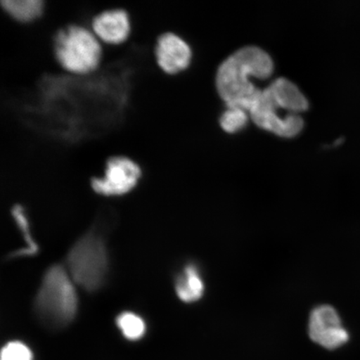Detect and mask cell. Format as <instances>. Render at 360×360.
Returning <instances> with one entry per match:
<instances>
[{
  "label": "cell",
  "mask_w": 360,
  "mask_h": 360,
  "mask_svg": "<svg viewBox=\"0 0 360 360\" xmlns=\"http://www.w3.org/2000/svg\"><path fill=\"white\" fill-rule=\"evenodd\" d=\"M205 283L199 269L193 264L187 265L175 283L179 298L186 303L200 300L205 294Z\"/></svg>",
  "instance_id": "8fae6325"
},
{
  "label": "cell",
  "mask_w": 360,
  "mask_h": 360,
  "mask_svg": "<svg viewBox=\"0 0 360 360\" xmlns=\"http://www.w3.org/2000/svg\"><path fill=\"white\" fill-rule=\"evenodd\" d=\"M153 53L158 67L170 76L186 71L193 58L191 45L186 40L169 31L158 36Z\"/></svg>",
  "instance_id": "ba28073f"
},
{
  "label": "cell",
  "mask_w": 360,
  "mask_h": 360,
  "mask_svg": "<svg viewBox=\"0 0 360 360\" xmlns=\"http://www.w3.org/2000/svg\"><path fill=\"white\" fill-rule=\"evenodd\" d=\"M248 121L246 111L238 108H228L220 117L219 123L225 132L235 134L245 127Z\"/></svg>",
  "instance_id": "5bb4252c"
},
{
  "label": "cell",
  "mask_w": 360,
  "mask_h": 360,
  "mask_svg": "<svg viewBox=\"0 0 360 360\" xmlns=\"http://www.w3.org/2000/svg\"><path fill=\"white\" fill-rule=\"evenodd\" d=\"M309 103L298 87L289 79L280 78L261 91L250 110L256 125L283 138H292L304 128L300 112Z\"/></svg>",
  "instance_id": "7a4b0ae2"
},
{
  "label": "cell",
  "mask_w": 360,
  "mask_h": 360,
  "mask_svg": "<svg viewBox=\"0 0 360 360\" xmlns=\"http://www.w3.org/2000/svg\"><path fill=\"white\" fill-rule=\"evenodd\" d=\"M1 360H33V354L28 346L13 341L2 349Z\"/></svg>",
  "instance_id": "9a60e30c"
},
{
  "label": "cell",
  "mask_w": 360,
  "mask_h": 360,
  "mask_svg": "<svg viewBox=\"0 0 360 360\" xmlns=\"http://www.w3.org/2000/svg\"><path fill=\"white\" fill-rule=\"evenodd\" d=\"M0 6L13 20L28 25L42 17L44 0H0Z\"/></svg>",
  "instance_id": "30bf717a"
},
{
  "label": "cell",
  "mask_w": 360,
  "mask_h": 360,
  "mask_svg": "<svg viewBox=\"0 0 360 360\" xmlns=\"http://www.w3.org/2000/svg\"><path fill=\"white\" fill-rule=\"evenodd\" d=\"M66 265L72 281L84 290L93 292L100 289L108 270L105 243L94 232L88 233L71 248Z\"/></svg>",
  "instance_id": "5b68a950"
},
{
  "label": "cell",
  "mask_w": 360,
  "mask_h": 360,
  "mask_svg": "<svg viewBox=\"0 0 360 360\" xmlns=\"http://www.w3.org/2000/svg\"><path fill=\"white\" fill-rule=\"evenodd\" d=\"M142 176L136 162L124 155H114L106 160L102 177L89 179V186L97 195L121 196L133 191Z\"/></svg>",
  "instance_id": "8992f818"
},
{
  "label": "cell",
  "mask_w": 360,
  "mask_h": 360,
  "mask_svg": "<svg viewBox=\"0 0 360 360\" xmlns=\"http://www.w3.org/2000/svg\"><path fill=\"white\" fill-rule=\"evenodd\" d=\"M52 49L57 64L68 74L87 75L101 65L102 44L87 26H60L53 34Z\"/></svg>",
  "instance_id": "3957f363"
},
{
  "label": "cell",
  "mask_w": 360,
  "mask_h": 360,
  "mask_svg": "<svg viewBox=\"0 0 360 360\" xmlns=\"http://www.w3.org/2000/svg\"><path fill=\"white\" fill-rule=\"evenodd\" d=\"M309 335L314 343L330 350L347 343L349 336L336 310L330 305L314 308L309 319Z\"/></svg>",
  "instance_id": "52a82bcc"
},
{
  "label": "cell",
  "mask_w": 360,
  "mask_h": 360,
  "mask_svg": "<svg viewBox=\"0 0 360 360\" xmlns=\"http://www.w3.org/2000/svg\"><path fill=\"white\" fill-rule=\"evenodd\" d=\"M116 323L126 339L138 340L145 335L146 323L136 314L129 312L122 313L117 318Z\"/></svg>",
  "instance_id": "7c38bea8"
},
{
  "label": "cell",
  "mask_w": 360,
  "mask_h": 360,
  "mask_svg": "<svg viewBox=\"0 0 360 360\" xmlns=\"http://www.w3.org/2000/svg\"><path fill=\"white\" fill-rule=\"evenodd\" d=\"M90 29L102 44L120 45L127 41L131 24L127 11L122 8H112L94 16Z\"/></svg>",
  "instance_id": "9c48e42d"
},
{
  "label": "cell",
  "mask_w": 360,
  "mask_h": 360,
  "mask_svg": "<svg viewBox=\"0 0 360 360\" xmlns=\"http://www.w3.org/2000/svg\"><path fill=\"white\" fill-rule=\"evenodd\" d=\"M12 214L15 219L18 226L21 229L27 244H28L27 249H22L15 252V253L11 255L12 257H21V256L35 255L37 253L39 248L30 236L28 219L25 217L22 206L19 205L13 206Z\"/></svg>",
  "instance_id": "4fadbf2b"
},
{
  "label": "cell",
  "mask_w": 360,
  "mask_h": 360,
  "mask_svg": "<svg viewBox=\"0 0 360 360\" xmlns=\"http://www.w3.org/2000/svg\"><path fill=\"white\" fill-rule=\"evenodd\" d=\"M78 300L69 273L61 265H53L44 274L34 300L40 321L52 328H61L73 321Z\"/></svg>",
  "instance_id": "277c9868"
},
{
  "label": "cell",
  "mask_w": 360,
  "mask_h": 360,
  "mask_svg": "<svg viewBox=\"0 0 360 360\" xmlns=\"http://www.w3.org/2000/svg\"><path fill=\"white\" fill-rule=\"evenodd\" d=\"M271 57L258 47L238 49L219 66L216 86L228 108L250 111L262 90L255 86L251 78L266 79L271 76Z\"/></svg>",
  "instance_id": "6da1fadb"
}]
</instances>
